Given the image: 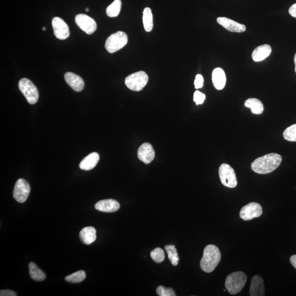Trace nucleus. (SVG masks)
<instances>
[{"mask_svg":"<svg viewBox=\"0 0 296 296\" xmlns=\"http://www.w3.org/2000/svg\"><path fill=\"white\" fill-rule=\"evenodd\" d=\"M52 27L54 35L59 40H66L70 35L68 25L64 20L59 17H55L53 19Z\"/></svg>","mask_w":296,"mask_h":296,"instance_id":"nucleus-11","label":"nucleus"},{"mask_svg":"<svg viewBox=\"0 0 296 296\" xmlns=\"http://www.w3.org/2000/svg\"><path fill=\"white\" fill-rule=\"evenodd\" d=\"M86 11L87 12H88V11H89V8H86Z\"/></svg>","mask_w":296,"mask_h":296,"instance_id":"nucleus-37","label":"nucleus"},{"mask_svg":"<svg viewBox=\"0 0 296 296\" xmlns=\"http://www.w3.org/2000/svg\"><path fill=\"white\" fill-rule=\"evenodd\" d=\"M290 262L294 267L296 269V255H293L291 257Z\"/></svg>","mask_w":296,"mask_h":296,"instance_id":"nucleus-34","label":"nucleus"},{"mask_svg":"<svg viewBox=\"0 0 296 296\" xmlns=\"http://www.w3.org/2000/svg\"><path fill=\"white\" fill-rule=\"evenodd\" d=\"M30 192H31V187L28 181L20 179L16 181L13 196L16 201L23 203L27 200Z\"/></svg>","mask_w":296,"mask_h":296,"instance_id":"nucleus-8","label":"nucleus"},{"mask_svg":"<svg viewBox=\"0 0 296 296\" xmlns=\"http://www.w3.org/2000/svg\"><path fill=\"white\" fill-rule=\"evenodd\" d=\"M80 238L84 244L87 245L95 242L97 238L95 228L92 227L83 228L80 232Z\"/></svg>","mask_w":296,"mask_h":296,"instance_id":"nucleus-20","label":"nucleus"},{"mask_svg":"<svg viewBox=\"0 0 296 296\" xmlns=\"http://www.w3.org/2000/svg\"><path fill=\"white\" fill-rule=\"evenodd\" d=\"M66 82L75 92H81L84 86L83 80L80 76L71 72H67L65 75Z\"/></svg>","mask_w":296,"mask_h":296,"instance_id":"nucleus-14","label":"nucleus"},{"mask_svg":"<svg viewBox=\"0 0 296 296\" xmlns=\"http://www.w3.org/2000/svg\"><path fill=\"white\" fill-rule=\"evenodd\" d=\"M121 6V0H115L107 8L106 13L108 16L112 18L116 17L120 14Z\"/></svg>","mask_w":296,"mask_h":296,"instance_id":"nucleus-25","label":"nucleus"},{"mask_svg":"<svg viewBox=\"0 0 296 296\" xmlns=\"http://www.w3.org/2000/svg\"><path fill=\"white\" fill-rule=\"evenodd\" d=\"M217 23L225 28L227 31L234 33H243L246 31L245 25L235 22L233 20L226 17H219Z\"/></svg>","mask_w":296,"mask_h":296,"instance_id":"nucleus-13","label":"nucleus"},{"mask_svg":"<svg viewBox=\"0 0 296 296\" xmlns=\"http://www.w3.org/2000/svg\"><path fill=\"white\" fill-rule=\"evenodd\" d=\"M204 84V78L200 74H197L196 76L195 82H194V85L196 89L201 88Z\"/></svg>","mask_w":296,"mask_h":296,"instance_id":"nucleus-31","label":"nucleus"},{"mask_svg":"<svg viewBox=\"0 0 296 296\" xmlns=\"http://www.w3.org/2000/svg\"><path fill=\"white\" fill-rule=\"evenodd\" d=\"M265 295V289L263 279L260 276L253 277L251 280L249 295L251 296H263Z\"/></svg>","mask_w":296,"mask_h":296,"instance_id":"nucleus-16","label":"nucleus"},{"mask_svg":"<svg viewBox=\"0 0 296 296\" xmlns=\"http://www.w3.org/2000/svg\"><path fill=\"white\" fill-rule=\"evenodd\" d=\"M75 23L88 35L94 33L97 27L95 20L90 16L84 14H79L76 16Z\"/></svg>","mask_w":296,"mask_h":296,"instance_id":"nucleus-10","label":"nucleus"},{"mask_svg":"<svg viewBox=\"0 0 296 296\" xmlns=\"http://www.w3.org/2000/svg\"><path fill=\"white\" fill-rule=\"evenodd\" d=\"M245 106L251 109L253 114L260 115L264 111L263 103L259 99H249L245 102Z\"/></svg>","mask_w":296,"mask_h":296,"instance_id":"nucleus-21","label":"nucleus"},{"mask_svg":"<svg viewBox=\"0 0 296 296\" xmlns=\"http://www.w3.org/2000/svg\"><path fill=\"white\" fill-rule=\"evenodd\" d=\"M86 277V273L83 270H79L77 272L67 276L65 278V280L72 284H77L83 281Z\"/></svg>","mask_w":296,"mask_h":296,"instance_id":"nucleus-26","label":"nucleus"},{"mask_svg":"<svg viewBox=\"0 0 296 296\" xmlns=\"http://www.w3.org/2000/svg\"><path fill=\"white\" fill-rule=\"evenodd\" d=\"M128 42V35L124 32H117L108 38L105 47L109 53H114L124 48Z\"/></svg>","mask_w":296,"mask_h":296,"instance_id":"nucleus-4","label":"nucleus"},{"mask_svg":"<svg viewBox=\"0 0 296 296\" xmlns=\"http://www.w3.org/2000/svg\"><path fill=\"white\" fill-rule=\"evenodd\" d=\"M0 296H16V294L15 292L9 290H1L0 291Z\"/></svg>","mask_w":296,"mask_h":296,"instance_id":"nucleus-32","label":"nucleus"},{"mask_svg":"<svg viewBox=\"0 0 296 296\" xmlns=\"http://www.w3.org/2000/svg\"><path fill=\"white\" fill-rule=\"evenodd\" d=\"M247 277L242 272H236L229 275L226 280L225 286L228 293L236 295L242 290L246 284Z\"/></svg>","mask_w":296,"mask_h":296,"instance_id":"nucleus-3","label":"nucleus"},{"mask_svg":"<svg viewBox=\"0 0 296 296\" xmlns=\"http://www.w3.org/2000/svg\"><path fill=\"white\" fill-rule=\"evenodd\" d=\"M156 293H157L158 295L160 296H176L174 290L171 288V287H168V288H167V287L162 285L158 286V288L156 289Z\"/></svg>","mask_w":296,"mask_h":296,"instance_id":"nucleus-29","label":"nucleus"},{"mask_svg":"<svg viewBox=\"0 0 296 296\" xmlns=\"http://www.w3.org/2000/svg\"><path fill=\"white\" fill-rule=\"evenodd\" d=\"M19 88L30 104H35L39 99V94L37 88L31 80L23 78L19 82Z\"/></svg>","mask_w":296,"mask_h":296,"instance_id":"nucleus-6","label":"nucleus"},{"mask_svg":"<svg viewBox=\"0 0 296 296\" xmlns=\"http://www.w3.org/2000/svg\"><path fill=\"white\" fill-rule=\"evenodd\" d=\"M221 259L219 248L214 245H209L204 249L200 261V267L206 273L213 272Z\"/></svg>","mask_w":296,"mask_h":296,"instance_id":"nucleus-2","label":"nucleus"},{"mask_svg":"<svg viewBox=\"0 0 296 296\" xmlns=\"http://www.w3.org/2000/svg\"><path fill=\"white\" fill-rule=\"evenodd\" d=\"M289 12L292 16L296 18V3L290 7Z\"/></svg>","mask_w":296,"mask_h":296,"instance_id":"nucleus-33","label":"nucleus"},{"mask_svg":"<svg viewBox=\"0 0 296 296\" xmlns=\"http://www.w3.org/2000/svg\"><path fill=\"white\" fill-rule=\"evenodd\" d=\"M263 213L262 206L257 202H251L240 210V217L244 221H250L261 216Z\"/></svg>","mask_w":296,"mask_h":296,"instance_id":"nucleus-9","label":"nucleus"},{"mask_svg":"<svg viewBox=\"0 0 296 296\" xmlns=\"http://www.w3.org/2000/svg\"><path fill=\"white\" fill-rule=\"evenodd\" d=\"M99 155L96 152L89 154L80 163L79 167L84 171H90L94 168L99 160Z\"/></svg>","mask_w":296,"mask_h":296,"instance_id":"nucleus-18","label":"nucleus"},{"mask_svg":"<svg viewBox=\"0 0 296 296\" xmlns=\"http://www.w3.org/2000/svg\"><path fill=\"white\" fill-rule=\"evenodd\" d=\"M138 158L143 163H150L155 158V151L150 143H145L139 147L137 151Z\"/></svg>","mask_w":296,"mask_h":296,"instance_id":"nucleus-12","label":"nucleus"},{"mask_svg":"<svg viewBox=\"0 0 296 296\" xmlns=\"http://www.w3.org/2000/svg\"><path fill=\"white\" fill-rule=\"evenodd\" d=\"M212 80L214 85L218 90H222L225 88L227 78L225 71L221 67H217L213 70Z\"/></svg>","mask_w":296,"mask_h":296,"instance_id":"nucleus-17","label":"nucleus"},{"mask_svg":"<svg viewBox=\"0 0 296 296\" xmlns=\"http://www.w3.org/2000/svg\"><path fill=\"white\" fill-rule=\"evenodd\" d=\"M272 52V48L269 45L260 46L253 50L252 54V59L256 62H261L268 57Z\"/></svg>","mask_w":296,"mask_h":296,"instance_id":"nucleus-19","label":"nucleus"},{"mask_svg":"<svg viewBox=\"0 0 296 296\" xmlns=\"http://www.w3.org/2000/svg\"><path fill=\"white\" fill-rule=\"evenodd\" d=\"M119 203L114 199H106L99 201L95 205V209L100 212L111 213L119 210Z\"/></svg>","mask_w":296,"mask_h":296,"instance_id":"nucleus-15","label":"nucleus"},{"mask_svg":"<svg viewBox=\"0 0 296 296\" xmlns=\"http://www.w3.org/2000/svg\"><path fill=\"white\" fill-rule=\"evenodd\" d=\"M152 259L157 263H161L165 259L164 251L162 248L157 247L153 249L150 253Z\"/></svg>","mask_w":296,"mask_h":296,"instance_id":"nucleus-27","label":"nucleus"},{"mask_svg":"<svg viewBox=\"0 0 296 296\" xmlns=\"http://www.w3.org/2000/svg\"><path fill=\"white\" fill-rule=\"evenodd\" d=\"M169 260L173 266H177L179 263V256L175 245H167L165 247Z\"/></svg>","mask_w":296,"mask_h":296,"instance_id":"nucleus-24","label":"nucleus"},{"mask_svg":"<svg viewBox=\"0 0 296 296\" xmlns=\"http://www.w3.org/2000/svg\"><path fill=\"white\" fill-rule=\"evenodd\" d=\"M149 77L145 71H140L128 76L125 79V84L130 90L141 91L147 85Z\"/></svg>","mask_w":296,"mask_h":296,"instance_id":"nucleus-5","label":"nucleus"},{"mask_svg":"<svg viewBox=\"0 0 296 296\" xmlns=\"http://www.w3.org/2000/svg\"><path fill=\"white\" fill-rule=\"evenodd\" d=\"M206 99V96L203 93L197 91L194 94V101L197 105L202 104L204 102Z\"/></svg>","mask_w":296,"mask_h":296,"instance_id":"nucleus-30","label":"nucleus"},{"mask_svg":"<svg viewBox=\"0 0 296 296\" xmlns=\"http://www.w3.org/2000/svg\"><path fill=\"white\" fill-rule=\"evenodd\" d=\"M283 137L286 141L296 142V124L287 128L283 133Z\"/></svg>","mask_w":296,"mask_h":296,"instance_id":"nucleus-28","label":"nucleus"},{"mask_svg":"<svg viewBox=\"0 0 296 296\" xmlns=\"http://www.w3.org/2000/svg\"><path fill=\"white\" fill-rule=\"evenodd\" d=\"M46 28H45V27H43V28H42V31H46Z\"/></svg>","mask_w":296,"mask_h":296,"instance_id":"nucleus-36","label":"nucleus"},{"mask_svg":"<svg viewBox=\"0 0 296 296\" xmlns=\"http://www.w3.org/2000/svg\"><path fill=\"white\" fill-rule=\"evenodd\" d=\"M143 23L147 32H150L153 29V16L150 8L146 7L143 12Z\"/></svg>","mask_w":296,"mask_h":296,"instance_id":"nucleus-22","label":"nucleus"},{"mask_svg":"<svg viewBox=\"0 0 296 296\" xmlns=\"http://www.w3.org/2000/svg\"><path fill=\"white\" fill-rule=\"evenodd\" d=\"M29 268L30 276L33 280L42 281L46 279V274L33 262L29 263Z\"/></svg>","mask_w":296,"mask_h":296,"instance_id":"nucleus-23","label":"nucleus"},{"mask_svg":"<svg viewBox=\"0 0 296 296\" xmlns=\"http://www.w3.org/2000/svg\"><path fill=\"white\" fill-rule=\"evenodd\" d=\"M219 176L221 183L225 187L230 188H235L238 184L236 176L234 169L229 164H223L219 168Z\"/></svg>","mask_w":296,"mask_h":296,"instance_id":"nucleus-7","label":"nucleus"},{"mask_svg":"<svg viewBox=\"0 0 296 296\" xmlns=\"http://www.w3.org/2000/svg\"><path fill=\"white\" fill-rule=\"evenodd\" d=\"M294 63H295V71L296 73V53L295 55V57H294Z\"/></svg>","mask_w":296,"mask_h":296,"instance_id":"nucleus-35","label":"nucleus"},{"mask_svg":"<svg viewBox=\"0 0 296 296\" xmlns=\"http://www.w3.org/2000/svg\"><path fill=\"white\" fill-rule=\"evenodd\" d=\"M282 156L277 153L266 154L256 159L251 164L252 170L261 175L268 174L280 165Z\"/></svg>","mask_w":296,"mask_h":296,"instance_id":"nucleus-1","label":"nucleus"}]
</instances>
